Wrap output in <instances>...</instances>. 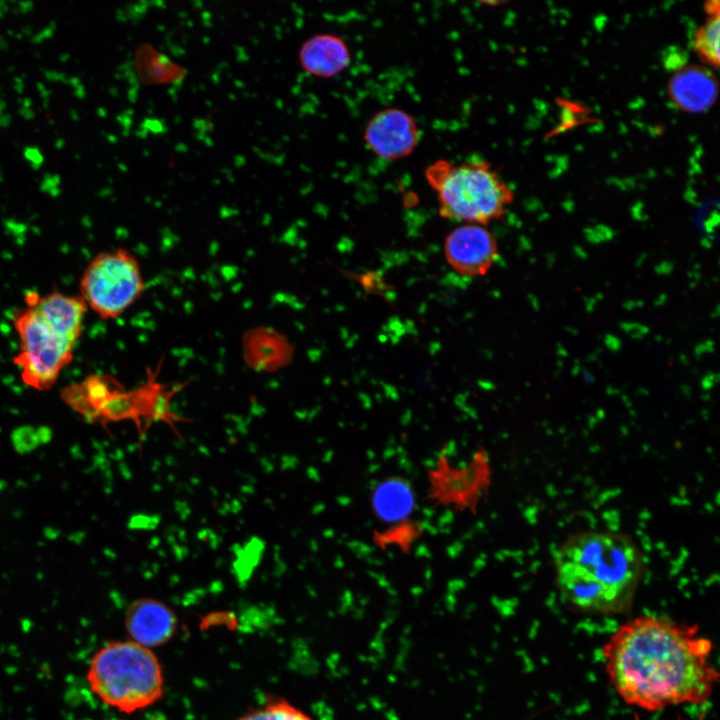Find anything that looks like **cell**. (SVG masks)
<instances>
[{
    "instance_id": "16",
    "label": "cell",
    "mask_w": 720,
    "mask_h": 720,
    "mask_svg": "<svg viewBox=\"0 0 720 720\" xmlns=\"http://www.w3.org/2000/svg\"><path fill=\"white\" fill-rule=\"evenodd\" d=\"M237 720H313L290 701L269 696L262 705L241 715Z\"/></svg>"
},
{
    "instance_id": "15",
    "label": "cell",
    "mask_w": 720,
    "mask_h": 720,
    "mask_svg": "<svg viewBox=\"0 0 720 720\" xmlns=\"http://www.w3.org/2000/svg\"><path fill=\"white\" fill-rule=\"evenodd\" d=\"M424 527L421 522L408 518L377 530L373 533L374 544L386 550L389 547L409 553L413 544L422 536Z\"/></svg>"
},
{
    "instance_id": "5",
    "label": "cell",
    "mask_w": 720,
    "mask_h": 720,
    "mask_svg": "<svg viewBox=\"0 0 720 720\" xmlns=\"http://www.w3.org/2000/svg\"><path fill=\"white\" fill-rule=\"evenodd\" d=\"M80 296L104 320L123 315L143 295L145 281L138 259L124 248L95 255L79 282Z\"/></svg>"
},
{
    "instance_id": "9",
    "label": "cell",
    "mask_w": 720,
    "mask_h": 720,
    "mask_svg": "<svg viewBox=\"0 0 720 720\" xmlns=\"http://www.w3.org/2000/svg\"><path fill=\"white\" fill-rule=\"evenodd\" d=\"M444 252L448 264L459 274L479 276L485 274L497 256L492 234L478 224H462L445 239Z\"/></svg>"
},
{
    "instance_id": "6",
    "label": "cell",
    "mask_w": 720,
    "mask_h": 720,
    "mask_svg": "<svg viewBox=\"0 0 720 720\" xmlns=\"http://www.w3.org/2000/svg\"><path fill=\"white\" fill-rule=\"evenodd\" d=\"M12 320L19 337L13 363L23 383L37 391L51 389L72 362L75 343L58 334L30 307L16 310Z\"/></svg>"
},
{
    "instance_id": "1",
    "label": "cell",
    "mask_w": 720,
    "mask_h": 720,
    "mask_svg": "<svg viewBox=\"0 0 720 720\" xmlns=\"http://www.w3.org/2000/svg\"><path fill=\"white\" fill-rule=\"evenodd\" d=\"M711 652L697 625L650 615L625 622L602 648L616 693L647 711L706 702L719 680Z\"/></svg>"
},
{
    "instance_id": "13",
    "label": "cell",
    "mask_w": 720,
    "mask_h": 720,
    "mask_svg": "<svg viewBox=\"0 0 720 720\" xmlns=\"http://www.w3.org/2000/svg\"><path fill=\"white\" fill-rule=\"evenodd\" d=\"M298 59L306 73L327 79L347 69L351 62V52L342 37L332 33H320L302 43Z\"/></svg>"
},
{
    "instance_id": "12",
    "label": "cell",
    "mask_w": 720,
    "mask_h": 720,
    "mask_svg": "<svg viewBox=\"0 0 720 720\" xmlns=\"http://www.w3.org/2000/svg\"><path fill=\"white\" fill-rule=\"evenodd\" d=\"M27 307L32 308L53 330L76 344L83 330L87 305L78 295H67L52 291L40 295L29 291L25 295Z\"/></svg>"
},
{
    "instance_id": "18",
    "label": "cell",
    "mask_w": 720,
    "mask_h": 720,
    "mask_svg": "<svg viewBox=\"0 0 720 720\" xmlns=\"http://www.w3.org/2000/svg\"><path fill=\"white\" fill-rule=\"evenodd\" d=\"M137 54L139 73L143 81L147 83H163L174 79L179 73V69L174 63L158 55L154 49L141 48Z\"/></svg>"
},
{
    "instance_id": "20",
    "label": "cell",
    "mask_w": 720,
    "mask_h": 720,
    "mask_svg": "<svg viewBox=\"0 0 720 720\" xmlns=\"http://www.w3.org/2000/svg\"><path fill=\"white\" fill-rule=\"evenodd\" d=\"M24 156L34 170L40 168L44 162L43 154L37 147L34 146L26 147L24 150Z\"/></svg>"
},
{
    "instance_id": "19",
    "label": "cell",
    "mask_w": 720,
    "mask_h": 720,
    "mask_svg": "<svg viewBox=\"0 0 720 720\" xmlns=\"http://www.w3.org/2000/svg\"><path fill=\"white\" fill-rule=\"evenodd\" d=\"M11 442L20 454L30 453L41 445L38 429L29 425L15 429L11 434Z\"/></svg>"
},
{
    "instance_id": "17",
    "label": "cell",
    "mask_w": 720,
    "mask_h": 720,
    "mask_svg": "<svg viewBox=\"0 0 720 720\" xmlns=\"http://www.w3.org/2000/svg\"><path fill=\"white\" fill-rule=\"evenodd\" d=\"M719 14L709 15L705 24L696 32L693 39V49L700 60L713 68L719 67Z\"/></svg>"
},
{
    "instance_id": "22",
    "label": "cell",
    "mask_w": 720,
    "mask_h": 720,
    "mask_svg": "<svg viewBox=\"0 0 720 720\" xmlns=\"http://www.w3.org/2000/svg\"><path fill=\"white\" fill-rule=\"evenodd\" d=\"M705 9L709 15L719 14V2L709 1L705 4Z\"/></svg>"
},
{
    "instance_id": "10",
    "label": "cell",
    "mask_w": 720,
    "mask_h": 720,
    "mask_svg": "<svg viewBox=\"0 0 720 720\" xmlns=\"http://www.w3.org/2000/svg\"><path fill=\"white\" fill-rule=\"evenodd\" d=\"M125 627L129 639L153 649L170 641L177 629L173 610L156 599L134 601L127 609Z\"/></svg>"
},
{
    "instance_id": "14",
    "label": "cell",
    "mask_w": 720,
    "mask_h": 720,
    "mask_svg": "<svg viewBox=\"0 0 720 720\" xmlns=\"http://www.w3.org/2000/svg\"><path fill=\"white\" fill-rule=\"evenodd\" d=\"M370 507L375 518L385 525L411 518L416 508L415 490L404 477H386L372 489Z\"/></svg>"
},
{
    "instance_id": "11",
    "label": "cell",
    "mask_w": 720,
    "mask_h": 720,
    "mask_svg": "<svg viewBox=\"0 0 720 720\" xmlns=\"http://www.w3.org/2000/svg\"><path fill=\"white\" fill-rule=\"evenodd\" d=\"M672 104L686 113H703L709 110L718 96V80L705 65L690 64L672 74L667 84Z\"/></svg>"
},
{
    "instance_id": "4",
    "label": "cell",
    "mask_w": 720,
    "mask_h": 720,
    "mask_svg": "<svg viewBox=\"0 0 720 720\" xmlns=\"http://www.w3.org/2000/svg\"><path fill=\"white\" fill-rule=\"evenodd\" d=\"M424 177L436 193L440 216L448 220L485 225L500 218L513 201L511 187L483 159H438L426 167Z\"/></svg>"
},
{
    "instance_id": "23",
    "label": "cell",
    "mask_w": 720,
    "mask_h": 720,
    "mask_svg": "<svg viewBox=\"0 0 720 720\" xmlns=\"http://www.w3.org/2000/svg\"><path fill=\"white\" fill-rule=\"evenodd\" d=\"M149 720H167V719H165V718H163V717H161V716H157V717H153V718H151V719H149Z\"/></svg>"
},
{
    "instance_id": "3",
    "label": "cell",
    "mask_w": 720,
    "mask_h": 720,
    "mask_svg": "<svg viewBox=\"0 0 720 720\" xmlns=\"http://www.w3.org/2000/svg\"><path fill=\"white\" fill-rule=\"evenodd\" d=\"M87 683L106 705L131 714L164 696L165 677L153 649L130 639L111 641L92 656Z\"/></svg>"
},
{
    "instance_id": "2",
    "label": "cell",
    "mask_w": 720,
    "mask_h": 720,
    "mask_svg": "<svg viewBox=\"0 0 720 720\" xmlns=\"http://www.w3.org/2000/svg\"><path fill=\"white\" fill-rule=\"evenodd\" d=\"M556 583L572 607L614 614L632 604L644 573L642 553L631 537L611 531H580L554 554Z\"/></svg>"
},
{
    "instance_id": "7",
    "label": "cell",
    "mask_w": 720,
    "mask_h": 720,
    "mask_svg": "<svg viewBox=\"0 0 720 720\" xmlns=\"http://www.w3.org/2000/svg\"><path fill=\"white\" fill-rule=\"evenodd\" d=\"M428 497L433 504L460 512H477L492 481L488 452L477 448L470 459L455 466L445 452L427 471Z\"/></svg>"
},
{
    "instance_id": "21",
    "label": "cell",
    "mask_w": 720,
    "mask_h": 720,
    "mask_svg": "<svg viewBox=\"0 0 720 720\" xmlns=\"http://www.w3.org/2000/svg\"><path fill=\"white\" fill-rule=\"evenodd\" d=\"M38 431H39V437H40L41 444H45L50 441L52 432L48 427H45V426L40 427V428H38Z\"/></svg>"
},
{
    "instance_id": "8",
    "label": "cell",
    "mask_w": 720,
    "mask_h": 720,
    "mask_svg": "<svg viewBox=\"0 0 720 720\" xmlns=\"http://www.w3.org/2000/svg\"><path fill=\"white\" fill-rule=\"evenodd\" d=\"M363 138L375 156L395 161L414 152L420 141V130L410 113L401 108L388 107L369 119Z\"/></svg>"
}]
</instances>
